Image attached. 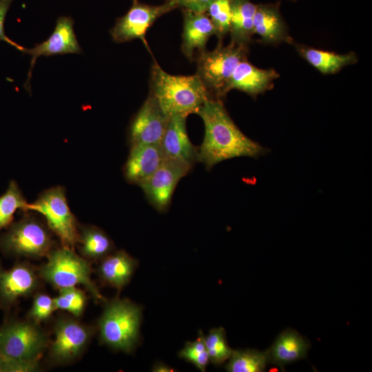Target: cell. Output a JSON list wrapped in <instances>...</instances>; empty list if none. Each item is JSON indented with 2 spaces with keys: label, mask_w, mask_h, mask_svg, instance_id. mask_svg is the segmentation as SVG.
I'll list each match as a JSON object with an SVG mask.
<instances>
[{
  "label": "cell",
  "mask_w": 372,
  "mask_h": 372,
  "mask_svg": "<svg viewBox=\"0 0 372 372\" xmlns=\"http://www.w3.org/2000/svg\"><path fill=\"white\" fill-rule=\"evenodd\" d=\"M205 125V136L198 148V162L210 170L231 158H258L269 149L245 135L234 123L219 99L211 97L198 110Z\"/></svg>",
  "instance_id": "cell-1"
},
{
  "label": "cell",
  "mask_w": 372,
  "mask_h": 372,
  "mask_svg": "<svg viewBox=\"0 0 372 372\" xmlns=\"http://www.w3.org/2000/svg\"><path fill=\"white\" fill-rule=\"evenodd\" d=\"M169 117L197 114L212 97L199 76H176L164 71L154 62L151 69L150 92Z\"/></svg>",
  "instance_id": "cell-2"
},
{
  "label": "cell",
  "mask_w": 372,
  "mask_h": 372,
  "mask_svg": "<svg viewBox=\"0 0 372 372\" xmlns=\"http://www.w3.org/2000/svg\"><path fill=\"white\" fill-rule=\"evenodd\" d=\"M142 309L127 299L106 303L99 320L101 342L125 353L132 352L139 340Z\"/></svg>",
  "instance_id": "cell-3"
},
{
  "label": "cell",
  "mask_w": 372,
  "mask_h": 372,
  "mask_svg": "<svg viewBox=\"0 0 372 372\" xmlns=\"http://www.w3.org/2000/svg\"><path fill=\"white\" fill-rule=\"evenodd\" d=\"M46 258L38 272L43 280L59 289L82 285L96 301H106L91 278L90 262L74 249H53Z\"/></svg>",
  "instance_id": "cell-4"
},
{
  "label": "cell",
  "mask_w": 372,
  "mask_h": 372,
  "mask_svg": "<svg viewBox=\"0 0 372 372\" xmlns=\"http://www.w3.org/2000/svg\"><path fill=\"white\" fill-rule=\"evenodd\" d=\"M54 241L49 228L30 216L12 223L0 235V250L7 256L39 259L53 249Z\"/></svg>",
  "instance_id": "cell-5"
},
{
  "label": "cell",
  "mask_w": 372,
  "mask_h": 372,
  "mask_svg": "<svg viewBox=\"0 0 372 372\" xmlns=\"http://www.w3.org/2000/svg\"><path fill=\"white\" fill-rule=\"evenodd\" d=\"M247 47L230 43H218L213 51L200 52L197 59V74L213 98L220 99L227 93V85L238 66L247 59Z\"/></svg>",
  "instance_id": "cell-6"
},
{
  "label": "cell",
  "mask_w": 372,
  "mask_h": 372,
  "mask_svg": "<svg viewBox=\"0 0 372 372\" xmlns=\"http://www.w3.org/2000/svg\"><path fill=\"white\" fill-rule=\"evenodd\" d=\"M31 321L10 320L0 327V353L5 358L39 367L48 345L45 333Z\"/></svg>",
  "instance_id": "cell-7"
},
{
  "label": "cell",
  "mask_w": 372,
  "mask_h": 372,
  "mask_svg": "<svg viewBox=\"0 0 372 372\" xmlns=\"http://www.w3.org/2000/svg\"><path fill=\"white\" fill-rule=\"evenodd\" d=\"M28 211H34L44 216L49 229L59 238L62 247L74 249L79 236V225L71 211L63 187L56 186L40 194Z\"/></svg>",
  "instance_id": "cell-8"
},
{
  "label": "cell",
  "mask_w": 372,
  "mask_h": 372,
  "mask_svg": "<svg viewBox=\"0 0 372 372\" xmlns=\"http://www.w3.org/2000/svg\"><path fill=\"white\" fill-rule=\"evenodd\" d=\"M176 8L169 1L160 6H150L134 0L127 13L116 19L110 31L111 37L118 43L139 39L147 46L145 39L147 30L158 18Z\"/></svg>",
  "instance_id": "cell-9"
},
{
  "label": "cell",
  "mask_w": 372,
  "mask_h": 372,
  "mask_svg": "<svg viewBox=\"0 0 372 372\" xmlns=\"http://www.w3.org/2000/svg\"><path fill=\"white\" fill-rule=\"evenodd\" d=\"M93 332L92 327L76 320L59 319L54 324V338L49 347L51 360L62 364L74 361L85 351Z\"/></svg>",
  "instance_id": "cell-10"
},
{
  "label": "cell",
  "mask_w": 372,
  "mask_h": 372,
  "mask_svg": "<svg viewBox=\"0 0 372 372\" xmlns=\"http://www.w3.org/2000/svg\"><path fill=\"white\" fill-rule=\"evenodd\" d=\"M192 168L180 162L165 159L161 165L138 185L151 205L164 211L170 205L178 183Z\"/></svg>",
  "instance_id": "cell-11"
},
{
  "label": "cell",
  "mask_w": 372,
  "mask_h": 372,
  "mask_svg": "<svg viewBox=\"0 0 372 372\" xmlns=\"http://www.w3.org/2000/svg\"><path fill=\"white\" fill-rule=\"evenodd\" d=\"M169 118L149 94L130 123V146L139 144L160 145Z\"/></svg>",
  "instance_id": "cell-12"
},
{
  "label": "cell",
  "mask_w": 372,
  "mask_h": 372,
  "mask_svg": "<svg viewBox=\"0 0 372 372\" xmlns=\"http://www.w3.org/2000/svg\"><path fill=\"white\" fill-rule=\"evenodd\" d=\"M83 52L78 43L74 30V20L70 17L61 16L56 22L53 32L47 40L34 45L30 49L26 48L23 54L31 56L30 68L25 87L29 91L32 71L37 59L41 56H50L66 54H81Z\"/></svg>",
  "instance_id": "cell-13"
},
{
  "label": "cell",
  "mask_w": 372,
  "mask_h": 372,
  "mask_svg": "<svg viewBox=\"0 0 372 372\" xmlns=\"http://www.w3.org/2000/svg\"><path fill=\"white\" fill-rule=\"evenodd\" d=\"M38 274L30 265L19 262L9 269L0 267V304L12 307L19 298L30 296L39 286Z\"/></svg>",
  "instance_id": "cell-14"
},
{
  "label": "cell",
  "mask_w": 372,
  "mask_h": 372,
  "mask_svg": "<svg viewBox=\"0 0 372 372\" xmlns=\"http://www.w3.org/2000/svg\"><path fill=\"white\" fill-rule=\"evenodd\" d=\"M187 116H169L160 146L165 159L180 162L191 168L198 162V148L190 141L186 127Z\"/></svg>",
  "instance_id": "cell-15"
},
{
  "label": "cell",
  "mask_w": 372,
  "mask_h": 372,
  "mask_svg": "<svg viewBox=\"0 0 372 372\" xmlns=\"http://www.w3.org/2000/svg\"><path fill=\"white\" fill-rule=\"evenodd\" d=\"M164 161L160 145H132L123 168L125 178L129 183L138 185L150 176Z\"/></svg>",
  "instance_id": "cell-16"
},
{
  "label": "cell",
  "mask_w": 372,
  "mask_h": 372,
  "mask_svg": "<svg viewBox=\"0 0 372 372\" xmlns=\"http://www.w3.org/2000/svg\"><path fill=\"white\" fill-rule=\"evenodd\" d=\"M310 347L308 340L296 330L288 328L280 333L267 350L269 363L284 371L286 365L307 358Z\"/></svg>",
  "instance_id": "cell-17"
},
{
  "label": "cell",
  "mask_w": 372,
  "mask_h": 372,
  "mask_svg": "<svg viewBox=\"0 0 372 372\" xmlns=\"http://www.w3.org/2000/svg\"><path fill=\"white\" fill-rule=\"evenodd\" d=\"M278 76L274 70L258 68L245 59L235 69L227 85V92L236 89L255 97L270 90Z\"/></svg>",
  "instance_id": "cell-18"
},
{
  "label": "cell",
  "mask_w": 372,
  "mask_h": 372,
  "mask_svg": "<svg viewBox=\"0 0 372 372\" xmlns=\"http://www.w3.org/2000/svg\"><path fill=\"white\" fill-rule=\"evenodd\" d=\"M183 32L181 50L192 60L196 50H205L209 38L216 34L214 26L206 13L183 10Z\"/></svg>",
  "instance_id": "cell-19"
},
{
  "label": "cell",
  "mask_w": 372,
  "mask_h": 372,
  "mask_svg": "<svg viewBox=\"0 0 372 372\" xmlns=\"http://www.w3.org/2000/svg\"><path fill=\"white\" fill-rule=\"evenodd\" d=\"M136 266L134 258L126 251L119 250L101 259L97 271L104 283L119 291L129 282Z\"/></svg>",
  "instance_id": "cell-20"
},
{
  "label": "cell",
  "mask_w": 372,
  "mask_h": 372,
  "mask_svg": "<svg viewBox=\"0 0 372 372\" xmlns=\"http://www.w3.org/2000/svg\"><path fill=\"white\" fill-rule=\"evenodd\" d=\"M253 27L254 34H258L265 43H277L287 40L286 26L276 5H256Z\"/></svg>",
  "instance_id": "cell-21"
},
{
  "label": "cell",
  "mask_w": 372,
  "mask_h": 372,
  "mask_svg": "<svg viewBox=\"0 0 372 372\" xmlns=\"http://www.w3.org/2000/svg\"><path fill=\"white\" fill-rule=\"evenodd\" d=\"M256 8L250 0H231L229 31L231 43L247 47L254 34Z\"/></svg>",
  "instance_id": "cell-22"
},
{
  "label": "cell",
  "mask_w": 372,
  "mask_h": 372,
  "mask_svg": "<svg viewBox=\"0 0 372 372\" xmlns=\"http://www.w3.org/2000/svg\"><path fill=\"white\" fill-rule=\"evenodd\" d=\"M76 246L81 256L90 262L101 260L114 249L113 242L106 233L92 225H79Z\"/></svg>",
  "instance_id": "cell-23"
},
{
  "label": "cell",
  "mask_w": 372,
  "mask_h": 372,
  "mask_svg": "<svg viewBox=\"0 0 372 372\" xmlns=\"http://www.w3.org/2000/svg\"><path fill=\"white\" fill-rule=\"evenodd\" d=\"M300 54L313 67L324 74H335L346 65L357 61L353 52L344 54L307 47H298Z\"/></svg>",
  "instance_id": "cell-24"
},
{
  "label": "cell",
  "mask_w": 372,
  "mask_h": 372,
  "mask_svg": "<svg viewBox=\"0 0 372 372\" xmlns=\"http://www.w3.org/2000/svg\"><path fill=\"white\" fill-rule=\"evenodd\" d=\"M269 363L267 351L233 350L225 366L229 372H262Z\"/></svg>",
  "instance_id": "cell-25"
},
{
  "label": "cell",
  "mask_w": 372,
  "mask_h": 372,
  "mask_svg": "<svg viewBox=\"0 0 372 372\" xmlns=\"http://www.w3.org/2000/svg\"><path fill=\"white\" fill-rule=\"evenodd\" d=\"M28 203L15 180H11L6 192L0 196V230L12 224L18 209L28 211Z\"/></svg>",
  "instance_id": "cell-26"
},
{
  "label": "cell",
  "mask_w": 372,
  "mask_h": 372,
  "mask_svg": "<svg viewBox=\"0 0 372 372\" xmlns=\"http://www.w3.org/2000/svg\"><path fill=\"white\" fill-rule=\"evenodd\" d=\"M203 340L212 364L220 365L230 358L233 349L228 345L223 327L212 329L206 336L203 334Z\"/></svg>",
  "instance_id": "cell-27"
},
{
  "label": "cell",
  "mask_w": 372,
  "mask_h": 372,
  "mask_svg": "<svg viewBox=\"0 0 372 372\" xmlns=\"http://www.w3.org/2000/svg\"><path fill=\"white\" fill-rule=\"evenodd\" d=\"M231 3V0H211L206 12L214 26L218 43H222L229 31Z\"/></svg>",
  "instance_id": "cell-28"
},
{
  "label": "cell",
  "mask_w": 372,
  "mask_h": 372,
  "mask_svg": "<svg viewBox=\"0 0 372 372\" xmlns=\"http://www.w3.org/2000/svg\"><path fill=\"white\" fill-rule=\"evenodd\" d=\"M56 309L67 311L74 316H80L86 304L85 293L76 287L59 289V294L54 298Z\"/></svg>",
  "instance_id": "cell-29"
},
{
  "label": "cell",
  "mask_w": 372,
  "mask_h": 372,
  "mask_svg": "<svg viewBox=\"0 0 372 372\" xmlns=\"http://www.w3.org/2000/svg\"><path fill=\"white\" fill-rule=\"evenodd\" d=\"M180 358L193 364L201 371H205L209 362V357L203 340V333L194 342H186L185 347L178 353Z\"/></svg>",
  "instance_id": "cell-30"
},
{
  "label": "cell",
  "mask_w": 372,
  "mask_h": 372,
  "mask_svg": "<svg viewBox=\"0 0 372 372\" xmlns=\"http://www.w3.org/2000/svg\"><path fill=\"white\" fill-rule=\"evenodd\" d=\"M54 310V298L48 294L39 293L34 297L28 316L32 322L39 324L48 320Z\"/></svg>",
  "instance_id": "cell-31"
},
{
  "label": "cell",
  "mask_w": 372,
  "mask_h": 372,
  "mask_svg": "<svg viewBox=\"0 0 372 372\" xmlns=\"http://www.w3.org/2000/svg\"><path fill=\"white\" fill-rule=\"evenodd\" d=\"M12 1L13 0H0V41H4L8 43L20 51L21 53H23L26 48L11 40L8 36H6L4 31V21Z\"/></svg>",
  "instance_id": "cell-32"
},
{
  "label": "cell",
  "mask_w": 372,
  "mask_h": 372,
  "mask_svg": "<svg viewBox=\"0 0 372 372\" xmlns=\"http://www.w3.org/2000/svg\"><path fill=\"white\" fill-rule=\"evenodd\" d=\"M37 369L35 366L8 359L0 353V372H32Z\"/></svg>",
  "instance_id": "cell-33"
},
{
  "label": "cell",
  "mask_w": 372,
  "mask_h": 372,
  "mask_svg": "<svg viewBox=\"0 0 372 372\" xmlns=\"http://www.w3.org/2000/svg\"><path fill=\"white\" fill-rule=\"evenodd\" d=\"M178 7L194 12L206 13L211 0H167Z\"/></svg>",
  "instance_id": "cell-34"
},
{
  "label": "cell",
  "mask_w": 372,
  "mask_h": 372,
  "mask_svg": "<svg viewBox=\"0 0 372 372\" xmlns=\"http://www.w3.org/2000/svg\"><path fill=\"white\" fill-rule=\"evenodd\" d=\"M152 371L155 372H171L174 371L173 369L170 368L169 366H167L165 364H163L162 362H158L156 363L153 368Z\"/></svg>",
  "instance_id": "cell-35"
},
{
  "label": "cell",
  "mask_w": 372,
  "mask_h": 372,
  "mask_svg": "<svg viewBox=\"0 0 372 372\" xmlns=\"http://www.w3.org/2000/svg\"><path fill=\"white\" fill-rule=\"evenodd\" d=\"M293 1H295V0H293Z\"/></svg>",
  "instance_id": "cell-36"
}]
</instances>
